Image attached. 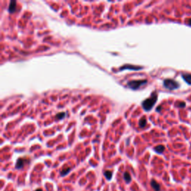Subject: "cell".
I'll return each instance as SVG.
<instances>
[{
	"mask_svg": "<svg viewBox=\"0 0 191 191\" xmlns=\"http://www.w3.org/2000/svg\"><path fill=\"white\" fill-rule=\"evenodd\" d=\"M65 116L66 114L64 113V112H61V113H59L56 115V118H57L58 120H62V119H64V117H65Z\"/></svg>",
	"mask_w": 191,
	"mask_h": 191,
	"instance_id": "obj_14",
	"label": "cell"
},
{
	"mask_svg": "<svg viewBox=\"0 0 191 191\" xmlns=\"http://www.w3.org/2000/svg\"><path fill=\"white\" fill-rule=\"evenodd\" d=\"M123 178H124V180L126 181L127 183H129L131 180V176H130V174L128 173V172L124 173V174H123Z\"/></svg>",
	"mask_w": 191,
	"mask_h": 191,
	"instance_id": "obj_10",
	"label": "cell"
},
{
	"mask_svg": "<svg viewBox=\"0 0 191 191\" xmlns=\"http://www.w3.org/2000/svg\"><path fill=\"white\" fill-rule=\"evenodd\" d=\"M23 164H24L23 159H22V158H19V159L17 160V163H16V168H17V169H21L22 166H23Z\"/></svg>",
	"mask_w": 191,
	"mask_h": 191,
	"instance_id": "obj_8",
	"label": "cell"
},
{
	"mask_svg": "<svg viewBox=\"0 0 191 191\" xmlns=\"http://www.w3.org/2000/svg\"><path fill=\"white\" fill-rule=\"evenodd\" d=\"M143 69V67H136V66L134 65H128V64H126V65L123 66L122 67H120V70H139Z\"/></svg>",
	"mask_w": 191,
	"mask_h": 191,
	"instance_id": "obj_4",
	"label": "cell"
},
{
	"mask_svg": "<svg viewBox=\"0 0 191 191\" xmlns=\"http://www.w3.org/2000/svg\"><path fill=\"white\" fill-rule=\"evenodd\" d=\"M182 78L187 84L191 85V74H187V73H184L182 74Z\"/></svg>",
	"mask_w": 191,
	"mask_h": 191,
	"instance_id": "obj_6",
	"label": "cell"
},
{
	"mask_svg": "<svg viewBox=\"0 0 191 191\" xmlns=\"http://www.w3.org/2000/svg\"><path fill=\"white\" fill-rule=\"evenodd\" d=\"M147 120H146L145 117H143V118H141L140 120L139 121V126L140 128H143L145 127L146 125H147Z\"/></svg>",
	"mask_w": 191,
	"mask_h": 191,
	"instance_id": "obj_9",
	"label": "cell"
},
{
	"mask_svg": "<svg viewBox=\"0 0 191 191\" xmlns=\"http://www.w3.org/2000/svg\"><path fill=\"white\" fill-rule=\"evenodd\" d=\"M164 149H165V148H164V147H163V146L159 145V146H158V147H155V151L156 152H158V153H162V152L164 151Z\"/></svg>",
	"mask_w": 191,
	"mask_h": 191,
	"instance_id": "obj_11",
	"label": "cell"
},
{
	"mask_svg": "<svg viewBox=\"0 0 191 191\" xmlns=\"http://www.w3.org/2000/svg\"><path fill=\"white\" fill-rule=\"evenodd\" d=\"M70 170H71V169H70V167L66 168V169H64L63 170H61V176H66V175H67L69 173H70Z\"/></svg>",
	"mask_w": 191,
	"mask_h": 191,
	"instance_id": "obj_13",
	"label": "cell"
},
{
	"mask_svg": "<svg viewBox=\"0 0 191 191\" xmlns=\"http://www.w3.org/2000/svg\"><path fill=\"white\" fill-rule=\"evenodd\" d=\"M147 83V80H132L129 81L127 83V86L129 88L132 90H137L138 88L140 87L143 84H146Z\"/></svg>",
	"mask_w": 191,
	"mask_h": 191,
	"instance_id": "obj_2",
	"label": "cell"
},
{
	"mask_svg": "<svg viewBox=\"0 0 191 191\" xmlns=\"http://www.w3.org/2000/svg\"><path fill=\"white\" fill-rule=\"evenodd\" d=\"M112 172L111 171H109V170H106V171L104 173V175H105V178L107 179V180H110L112 178Z\"/></svg>",
	"mask_w": 191,
	"mask_h": 191,
	"instance_id": "obj_12",
	"label": "cell"
},
{
	"mask_svg": "<svg viewBox=\"0 0 191 191\" xmlns=\"http://www.w3.org/2000/svg\"><path fill=\"white\" fill-rule=\"evenodd\" d=\"M185 105H186V104L184 103V102H181V103L179 104V107H185Z\"/></svg>",
	"mask_w": 191,
	"mask_h": 191,
	"instance_id": "obj_15",
	"label": "cell"
},
{
	"mask_svg": "<svg viewBox=\"0 0 191 191\" xmlns=\"http://www.w3.org/2000/svg\"><path fill=\"white\" fill-rule=\"evenodd\" d=\"M16 1H11L10 4H9V8H8V11L10 13H14L16 11Z\"/></svg>",
	"mask_w": 191,
	"mask_h": 191,
	"instance_id": "obj_5",
	"label": "cell"
},
{
	"mask_svg": "<svg viewBox=\"0 0 191 191\" xmlns=\"http://www.w3.org/2000/svg\"><path fill=\"white\" fill-rule=\"evenodd\" d=\"M188 25H191V19H190V20H188Z\"/></svg>",
	"mask_w": 191,
	"mask_h": 191,
	"instance_id": "obj_16",
	"label": "cell"
},
{
	"mask_svg": "<svg viewBox=\"0 0 191 191\" xmlns=\"http://www.w3.org/2000/svg\"><path fill=\"white\" fill-rule=\"evenodd\" d=\"M157 99H158V95H157L156 93L154 92L153 94H152L150 98L145 99V100L142 102V106L143 107L144 110H145L146 111L150 110L153 107L154 105H155Z\"/></svg>",
	"mask_w": 191,
	"mask_h": 191,
	"instance_id": "obj_1",
	"label": "cell"
},
{
	"mask_svg": "<svg viewBox=\"0 0 191 191\" xmlns=\"http://www.w3.org/2000/svg\"><path fill=\"white\" fill-rule=\"evenodd\" d=\"M160 106L158 107V108H157V111H160Z\"/></svg>",
	"mask_w": 191,
	"mask_h": 191,
	"instance_id": "obj_17",
	"label": "cell"
},
{
	"mask_svg": "<svg viewBox=\"0 0 191 191\" xmlns=\"http://www.w3.org/2000/svg\"><path fill=\"white\" fill-rule=\"evenodd\" d=\"M163 86L170 91H173L179 87V84L173 79H166L163 81Z\"/></svg>",
	"mask_w": 191,
	"mask_h": 191,
	"instance_id": "obj_3",
	"label": "cell"
},
{
	"mask_svg": "<svg viewBox=\"0 0 191 191\" xmlns=\"http://www.w3.org/2000/svg\"><path fill=\"white\" fill-rule=\"evenodd\" d=\"M35 191H43V190H42V189H37Z\"/></svg>",
	"mask_w": 191,
	"mask_h": 191,
	"instance_id": "obj_18",
	"label": "cell"
},
{
	"mask_svg": "<svg viewBox=\"0 0 191 191\" xmlns=\"http://www.w3.org/2000/svg\"><path fill=\"white\" fill-rule=\"evenodd\" d=\"M151 185H152V188H153L155 191L160 190V184H158L156 181L152 180V181H151Z\"/></svg>",
	"mask_w": 191,
	"mask_h": 191,
	"instance_id": "obj_7",
	"label": "cell"
}]
</instances>
